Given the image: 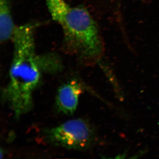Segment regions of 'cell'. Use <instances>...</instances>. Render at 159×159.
<instances>
[{
    "label": "cell",
    "mask_w": 159,
    "mask_h": 159,
    "mask_svg": "<svg viewBox=\"0 0 159 159\" xmlns=\"http://www.w3.org/2000/svg\"><path fill=\"white\" fill-rule=\"evenodd\" d=\"M38 61L41 70L45 73L56 74L63 68L60 60L53 55H39Z\"/></svg>",
    "instance_id": "cell-6"
},
{
    "label": "cell",
    "mask_w": 159,
    "mask_h": 159,
    "mask_svg": "<svg viewBox=\"0 0 159 159\" xmlns=\"http://www.w3.org/2000/svg\"><path fill=\"white\" fill-rule=\"evenodd\" d=\"M53 20L60 26L64 46L83 65L99 62L104 53L100 30L89 11L82 6H70L65 0H45Z\"/></svg>",
    "instance_id": "cell-1"
},
{
    "label": "cell",
    "mask_w": 159,
    "mask_h": 159,
    "mask_svg": "<svg viewBox=\"0 0 159 159\" xmlns=\"http://www.w3.org/2000/svg\"><path fill=\"white\" fill-rule=\"evenodd\" d=\"M16 26L12 18L10 0H0L1 43H6L11 40Z\"/></svg>",
    "instance_id": "cell-5"
},
{
    "label": "cell",
    "mask_w": 159,
    "mask_h": 159,
    "mask_svg": "<svg viewBox=\"0 0 159 159\" xmlns=\"http://www.w3.org/2000/svg\"><path fill=\"white\" fill-rule=\"evenodd\" d=\"M46 142L68 149L84 150L95 142V131L89 124L82 119H72L56 127L43 131Z\"/></svg>",
    "instance_id": "cell-3"
},
{
    "label": "cell",
    "mask_w": 159,
    "mask_h": 159,
    "mask_svg": "<svg viewBox=\"0 0 159 159\" xmlns=\"http://www.w3.org/2000/svg\"><path fill=\"white\" fill-rule=\"evenodd\" d=\"M82 92L80 84L76 80L61 86L57 91L56 104L61 113L72 115L77 110L80 96Z\"/></svg>",
    "instance_id": "cell-4"
},
{
    "label": "cell",
    "mask_w": 159,
    "mask_h": 159,
    "mask_svg": "<svg viewBox=\"0 0 159 159\" xmlns=\"http://www.w3.org/2000/svg\"><path fill=\"white\" fill-rule=\"evenodd\" d=\"M13 57L9 70V80L2 97L18 119L32 110L33 93L39 83L41 70L35 51L33 31L21 29L12 39Z\"/></svg>",
    "instance_id": "cell-2"
}]
</instances>
